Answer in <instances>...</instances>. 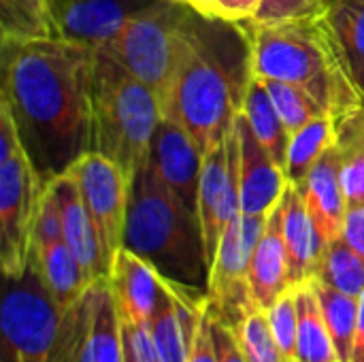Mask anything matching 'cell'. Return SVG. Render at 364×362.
I'll list each match as a JSON object with an SVG mask.
<instances>
[{"label":"cell","instance_id":"4","mask_svg":"<svg viewBox=\"0 0 364 362\" xmlns=\"http://www.w3.org/2000/svg\"><path fill=\"white\" fill-rule=\"evenodd\" d=\"M124 247L145 258L166 282L207 292L198 215L160 181L149 162L130 181Z\"/></svg>","mask_w":364,"mask_h":362},{"label":"cell","instance_id":"30","mask_svg":"<svg viewBox=\"0 0 364 362\" xmlns=\"http://www.w3.org/2000/svg\"><path fill=\"white\" fill-rule=\"evenodd\" d=\"M262 79V77H260ZM267 85V92L288 130V134H294L316 117L326 115L324 107L303 87L286 81H275V79H262Z\"/></svg>","mask_w":364,"mask_h":362},{"label":"cell","instance_id":"3","mask_svg":"<svg viewBox=\"0 0 364 362\" xmlns=\"http://www.w3.org/2000/svg\"><path fill=\"white\" fill-rule=\"evenodd\" d=\"M252 75L307 90L331 117L364 105L324 13L273 23L250 21Z\"/></svg>","mask_w":364,"mask_h":362},{"label":"cell","instance_id":"19","mask_svg":"<svg viewBox=\"0 0 364 362\" xmlns=\"http://www.w3.org/2000/svg\"><path fill=\"white\" fill-rule=\"evenodd\" d=\"M290 288L292 284H290V271H288V254H286L284 228H282V201H279L269 211L264 233L250 260L252 303L267 312Z\"/></svg>","mask_w":364,"mask_h":362},{"label":"cell","instance_id":"29","mask_svg":"<svg viewBox=\"0 0 364 362\" xmlns=\"http://www.w3.org/2000/svg\"><path fill=\"white\" fill-rule=\"evenodd\" d=\"M2 38L53 36L49 0H0Z\"/></svg>","mask_w":364,"mask_h":362},{"label":"cell","instance_id":"8","mask_svg":"<svg viewBox=\"0 0 364 362\" xmlns=\"http://www.w3.org/2000/svg\"><path fill=\"white\" fill-rule=\"evenodd\" d=\"M267 215L239 213L226 228L209 269L205 305L230 329L256 307L250 294V260L264 233Z\"/></svg>","mask_w":364,"mask_h":362},{"label":"cell","instance_id":"11","mask_svg":"<svg viewBox=\"0 0 364 362\" xmlns=\"http://www.w3.org/2000/svg\"><path fill=\"white\" fill-rule=\"evenodd\" d=\"M64 362H124V324L111 292L109 277L96 280L83 297L66 309Z\"/></svg>","mask_w":364,"mask_h":362},{"label":"cell","instance_id":"17","mask_svg":"<svg viewBox=\"0 0 364 362\" xmlns=\"http://www.w3.org/2000/svg\"><path fill=\"white\" fill-rule=\"evenodd\" d=\"M296 188L316 224L322 247L339 239L348 213V201L341 186L339 151L335 143L322 154V158Z\"/></svg>","mask_w":364,"mask_h":362},{"label":"cell","instance_id":"43","mask_svg":"<svg viewBox=\"0 0 364 362\" xmlns=\"http://www.w3.org/2000/svg\"><path fill=\"white\" fill-rule=\"evenodd\" d=\"M354 362H364V350L358 354V356H356V358H354Z\"/></svg>","mask_w":364,"mask_h":362},{"label":"cell","instance_id":"38","mask_svg":"<svg viewBox=\"0 0 364 362\" xmlns=\"http://www.w3.org/2000/svg\"><path fill=\"white\" fill-rule=\"evenodd\" d=\"M341 239L364 258V207H348Z\"/></svg>","mask_w":364,"mask_h":362},{"label":"cell","instance_id":"9","mask_svg":"<svg viewBox=\"0 0 364 362\" xmlns=\"http://www.w3.org/2000/svg\"><path fill=\"white\" fill-rule=\"evenodd\" d=\"M43 181L19 145L0 158V265L4 277H19L32 260V233Z\"/></svg>","mask_w":364,"mask_h":362},{"label":"cell","instance_id":"39","mask_svg":"<svg viewBox=\"0 0 364 362\" xmlns=\"http://www.w3.org/2000/svg\"><path fill=\"white\" fill-rule=\"evenodd\" d=\"M262 0H215V17L239 23L250 21Z\"/></svg>","mask_w":364,"mask_h":362},{"label":"cell","instance_id":"13","mask_svg":"<svg viewBox=\"0 0 364 362\" xmlns=\"http://www.w3.org/2000/svg\"><path fill=\"white\" fill-rule=\"evenodd\" d=\"M154 2L158 0H49L53 36L98 49Z\"/></svg>","mask_w":364,"mask_h":362},{"label":"cell","instance_id":"42","mask_svg":"<svg viewBox=\"0 0 364 362\" xmlns=\"http://www.w3.org/2000/svg\"><path fill=\"white\" fill-rule=\"evenodd\" d=\"M124 341H126V335H124ZM124 362H136L134 354H132V350H130V346H128V341H126V361Z\"/></svg>","mask_w":364,"mask_h":362},{"label":"cell","instance_id":"21","mask_svg":"<svg viewBox=\"0 0 364 362\" xmlns=\"http://www.w3.org/2000/svg\"><path fill=\"white\" fill-rule=\"evenodd\" d=\"M30 262L36 267L45 288L64 312L70 309L94 284L64 239L32 247Z\"/></svg>","mask_w":364,"mask_h":362},{"label":"cell","instance_id":"15","mask_svg":"<svg viewBox=\"0 0 364 362\" xmlns=\"http://www.w3.org/2000/svg\"><path fill=\"white\" fill-rule=\"evenodd\" d=\"M237 122L241 141V213L264 215L282 201L290 181L260 143L243 111L237 113Z\"/></svg>","mask_w":364,"mask_h":362},{"label":"cell","instance_id":"36","mask_svg":"<svg viewBox=\"0 0 364 362\" xmlns=\"http://www.w3.org/2000/svg\"><path fill=\"white\" fill-rule=\"evenodd\" d=\"M124 335L136 362H162L156 350L149 324H124Z\"/></svg>","mask_w":364,"mask_h":362},{"label":"cell","instance_id":"24","mask_svg":"<svg viewBox=\"0 0 364 362\" xmlns=\"http://www.w3.org/2000/svg\"><path fill=\"white\" fill-rule=\"evenodd\" d=\"M299 312L296 362H339L328 324L324 320L320 301L311 282L294 288Z\"/></svg>","mask_w":364,"mask_h":362},{"label":"cell","instance_id":"41","mask_svg":"<svg viewBox=\"0 0 364 362\" xmlns=\"http://www.w3.org/2000/svg\"><path fill=\"white\" fill-rule=\"evenodd\" d=\"M181 4H188L190 9H194L200 15L207 17H215V0H177Z\"/></svg>","mask_w":364,"mask_h":362},{"label":"cell","instance_id":"5","mask_svg":"<svg viewBox=\"0 0 364 362\" xmlns=\"http://www.w3.org/2000/svg\"><path fill=\"white\" fill-rule=\"evenodd\" d=\"M160 119L162 109L156 92L113 58L94 49L90 151L115 162L132 181L149 162Z\"/></svg>","mask_w":364,"mask_h":362},{"label":"cell","instance_id":"32","mask_svg":"<svg viewBox=\"0 0 364 362\" xmlns=\"http://www.w3.org/2000/svg\"><path fill=\"white\" fill-rule=\"evenodd\" d=\"M267 318L273 331V337L284 354L286 362H296V339H299V312L296 294L290 288L273 307L267 309Z\"/></svg>","mask_w":364,"mask_h":362},{"label":"cell","instance_id":"37","mask_svg":"<svg viewBox=\"0 0 364 362\" xmlns=\"http://www.w3.org/2000/svg\"><path fill=\"white\" fill-rule=\"evenodd\" d=\"M211 326H213V341H215V352H218L220 362H247L237 344L235 331L228 324H224L211 316Z\"/></svg>","mask_w":364,"mask_h":362},{"label":"cell","instance_id":"31","mask_svg":"<svg viewBox=\"0 0 364 362\" xmlns=\"http://www.w3.org/2000/svg\"><path fill=\"white\" fill-rule=\"evenodd\" d=\"M237 344L247 362H286L267 318V312L252 307L235 326Z\"/></svg>","mask_w":364,"mask_h":362},{"label":"cell","instance_id":"23","mask_svg":"<svg viewBox=\"0 0 364 362\" xmlns=\"http://www.w3.org/2000/svg\"><path fill=\"white\" fill-rule=\"evenodd\" d=\"M322 13L364 100V0H331Z\"/></svg>","mask_w":364,"mask_h":362},{"label":"cell","instance_id":"33","mask_svg":"<svg viewBox=\"0 0 364 362\" xmlns=\"http://www.w3.org/2000/svg\"><path fill=\"white\" fill-rule=\"evenodd\" d=\"M64 239L62 233V211L60 201L51 183L43 188V194L38 198L36 218H34V233H32V247Z\"/></svg>","mask_w":364,"mask_h":362},{"label":"cell","instance_id":"34","mask_svg":"<svg viewBox=\"0 0 364 362\" xmlns=\"http://www.w3.org/2000/svg\"><path fill=\"white\" fill-rule=\"evenodd\" d=\"M326 6V0H262L252 23H273V21H286V19H301L322 13Z\"/></svg>","mask_w":364,"mask_h":362},{"label":"cell","instance_id":"40","mask_svg":"<svg viewBox=\"0 0 364 362\" xmlns=\"http://www.w3.org/2000/svg\"><path fill=\"white\" fill-rule=\"evenodd\" d=\"M363 350H364V292L358 297V329H356V348H354V358H356Z\"/></svg>","mask_w":364,"mask_h":362},{"label":"cell","instance_id":"2","mask_svg":"<svg viewBox=\"0 0 364 362\" xmlns=\"http://www.w3.org/2000/svg\"><path fill=\"white\" fill-rule=\"evenodd\" d=\"M224 23L226 19L190 9L179 26L173 73L160 98L162 117L181 124L203 156L226 139L250 83H239L237 64L226 55Z\"/></svg>","mask_w":364,"mask_h":362},{"label":"cell","instance_id":"7","mask_svg":"<svg viewBox=\"0 0 364 362\" xmlns=\"http://www.w3.org/2000/svg\"><path fill=\"white\" fill-rule=\"evenodd\" d=\"M188 13V4L158 0L132 15L111 41L98 47V51L113 58L132 77L156 92L160 100L173 73L175 38Z\"/></svg>","mask_w":364,"mask_h":362},{"label":"cell","instance_id":"28","mask_svg":"<svg viewBox=\"0 0 364 362\" xmlns=\"http://www.w3.org/2000/svg\"><path fill=\"white\" fill-rule=\"evenodd\" d=\"M311 280H320L339 292L360 297L364 292V258L339 237L324 245Z\"/></svg>","mask_w":364,"mask_h":362},{"label":"cell","instance_id":"12","mask_svg":"<svg viewBox=\"0 0 364 362\" xmlns=\"http://www.w3.org/2000/svg\"><path fill=\"white\" fill-rule=\"evenodd\" d=\"M70 173L75 175L85 207L94 220L111 273V265L117 252L124 247L130 181L115 162L96 151H87L81 160H77Z\"/></svg>","mask_w":364,"mask_h":362},{"label":"cell","instance_id":"25","mask_svg":"<svg viewBox=\"0 0 364 362\" xmlns=\"http://www.w3.org/2000/svg\"><path fill=\"white\" fill-rule=\"evenodd\" d=\"M243 115L247 117L252 130L256 132V137L260 139V143L267 147V151L271 154V158L286 171V156H288V143H290V134L267 92L264 81L258 75L250 77L245 96H243V105H241Z\"/></svg>","mask_w":364,"mask_h":362},{"label":"cell","instance_id":"35","mask_svg":"<svg viewBox=\"0 0 364 362\" xmlns=\"http://www.w3.org/2000/svg\"><path fill=\"white\" fill-rule=\"evenodd\" d=\"M188 362H220L215 352V341H213V326H211V314L203 303V314L198 320V326L194 331L192 348Z\"/></svg>","mask_w":364,"mask_h":362},{"label":"cell","instance_id":"20","mask_svg":"<svg viewBox=\"0 0 364 362\" xmlns=\"http://www.w3.org/2000/svg\"><path fill=\"white\" fill-rule=\"evenodd\" d=\"M282 228L288 254V271L292 288L309 282L316 273L318 258L322 254V241L316 224L307 211V205L296 186L288 183L282 196Z\"/></svg>","mask_w":364,"mask_h":362},{"label":"cell","instance_id":"26","mask_svg":"<svg viewBox=\"0 0 364 362\" xmlns=\"http://www.w3.org/2000/svg\"><path fill=\"white\" fill-rule=\"evenodd\" d=\"M309 282L320 301L339 362H352L356 348V329H358V297L339 292L320 280H309Z\"/></svg>","mask_w":364,"mask_h":362},{"label":"cell","instance_id":"1","mask_svg":"<svg viewBox=\"0 0 364 362\" xmlns=\"http://www.w3.org/2000/svg\"><path fill=\"white\" fill-rule=\"evenodd\" d=\"M94 49L49 38H2V100L43 186L90 151Z\"/></svg>","mask_w":364,"mask_h":362},{"label":"cell","instance_id":"14","mask_svg":"<svg viewBox=\"0 0 364 362\" xmlns=\"http://www.w3.org/2000/svg\"><path fill=\"white\" fill-rule=\"evenodd\" d=\"M149 164L160 181L198 215V188L203 151L192 134L177 122L162 117L151 141Z\"/></svg>","mask_w":364,"mask_h":362},{"label":"cell","instance_id":"16","mask_svg":"<svg viewBox=\"0 0 364 362\" xmlns=\"http://www.w3.org/2000/svg\"><path fill=\"white\" fill-rule=\"evenodd\" d=\"M111 292L124 324H149L162 290V275L141 256L122 247L109 273Z\"/></svg>","mask_w":364,"mask_h":362},{"label":"cell","instance_id":"27","mask_svg":"<svg viewBox=\"0 0 364 362\" xmlns=\"http://www.w3.org/2000/svg\"><path fill=\"white\" fill-rule=\"evenodd\" d=\"M335 143V119L326 113L316 117L294 134H290L288 156H286V177L292 186H299L322 154Z\"/></svg>","mask_w":364,"mask_h":362},{"label":"cell","instance_id":"22","mask_svg":"<svg viewBox=\"0 0 364 362\" xmlns=\"http://www.w3.org/2000/svg\"><path fill=\"white\" fill-rule=\"evenodd\" d=\"M335 119V147L339 151L341 186L348 207H364V105Z\"/></svg>","mask_w":364,"mask_h":362},{"label":"cell","instance_id":"6","mask_svg":"<svg viewBox=\"0 0 364 362\" xmlns=\"http://www.w3.org/2000/svg\"><path fill=\"white\" fill-rule=\"evenodd\" d=\"M6 288L0 307L2 362H64L66 312L45 288L36 267L19 277H4Z\"/></svg>","mask_w":364,"mask_h":362},{"label":"cell","instance_id":"10","mask_svg":"<svg viewBox=\"0 0 364 362\" xmlns=\"http://www.w3.org/2000/svg\"><path fill=\"white\" fill-rule=\"evenodd\" d=\"M241 213V141L237 115L224 141L203 156L198 188V222L205 258L211 269L220 241L230 222Z\"/></svg>","mask_w":364,"mask_h":362},{"label":"cell","instance_id":"18","mask_svg":"<svg viewBox=\"0 0 364 362\" xmlns=\"http://www.w3.org/2000/svg\"><path fill=\"white\" fill-rule=\"evenodd\" d=\"M49 183L53 186L58 201H60L64 241L75 252V256L79 258V262L83 265L92 282L109 277V265L105 260L94 220L85 207V201L81 196L75 175L68 171Z\"/></svg>","mask_w":364,"mask_h":362}]
</instances>
